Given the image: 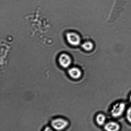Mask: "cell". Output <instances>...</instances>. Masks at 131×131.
Returning <instances> with one entry per match:
<instances>
[{"label":"cell","instance_id":"obj_7","mask_svg":"<svg viewBox=\"0 0 131 131\" xmlns=\"http://www.w3.org/2000/svg\"><path fill=\"white\" fill-rule=\"evenodd\" d=\"M105 130L107 131H117L120 129L118 123L114 122H110L105 124L104 127Z\"/></svg>","mask_w":131,"mask_h":131},{"label":"cell","instance_id":"obj_8","mask_svg":"<svg viewBox=\"0 0 131 131\" xmlns=\"http://www.w3.org/2000/svg\"><path fill=\"white\" fill-rule=\"evenodd\" d=\"M106 120V117L103 114H98L96 116V121L97 124L99 125L102 126L105 124Z\"/></svg>","mask_w":131,"mask_h":131},{"label":"cell","instance_id":"obj_3","mask_svg":"<svg viewBox=\"0 0 131 131\" xmlns=\"http://www.w3.org/2000/svg\"><path fill=\"white\" fill-rule=\"evenodd\" d=\"M51 125L53 129L57 130H63L69 125V122L65 119L57 118L53 119L51 122Z\"/></svg>","mask_w":131,"mask_h":131},{"label":"cell","instance_id":"obj_10","mask_svg":"<svg viewBox=\"0 0 131 131\" xmlns=\"http://www.w3.org/2000/svg\"><path fill=\"white\" fill-rule=\"evenodd\" d=\"M126 116L128 121L131 124V107H129L127 110Z\"/></svg>","mask_w":131,"mask_h":131},{"label":"cell","instance_id":"obj_2","mask_svg":"<svg viewBox=\"0 0 131 131\" xmlns=\"http://www.w3.org/2000/svg\"><path fill=\"white\" fill-rule=\"evenodd\" d=\"M126 105L124 103L119 102L115 104L111 110V114L115 118L119 117L122 115L125 111Z\"/></svg>","mask_w":131,"mask_h":131},{"label":"cell","instance_id":"obj_9","mask_svg":"<svg viewBox=\"0 0 131 131\" xmlns=\"http://www.w3.org/2000/svg\"><path fill=\"white\" fill-rule=\"evenodd\" d=\"M82 47L84 50L87 51H91L93 49V45L92 42H87L83 43Z\"/></svg>","mask_w":131,"mask_h":131},{"label":"cell","instance_id":"obj_1","mask_svg":"<svg viewBox=\"0 0 131 131\" xmlns=\"http://www.w3.org/2000/svg\"><path fill=\"white\" fill-rule=\"evenodd\" d=\"M128 1V0H115L108 18V23H114L118 20L124 12Z\"/></svg>","mask_w":131,"mask_h":131},{"label":"cell","instance_id":"obj_11","mask_svg":"<svg viewBox=\"0 0 131 131\" xmlns=\"http://www.w3.org/2000/svg\"><path fill=\"white\" fill-rule=\"evenodd\" d=\"M130 102H131V94L130 95Z\"/></svg>","mask_w":131,"mask_h":131},{"label":"cell","instance_id":"obj_6","mask_svg":"<svg viewBox=\"0 0 131 131\" xmlns=\"http://www.w3.org/2000/svg\"><path fill=\"white\" fill-rule=\"evenodd\" d=\"M68 74L71 78L74 79H78L82 75V72L80 69L76 67L69 69L68 71Z\"/></svg>","mask_w":131,"mask_h":131},{"label":"cell","instance_id":"obj_4","mask_svg":"<svg viewBox=\"0 0 131 131\" xmlns=\"http://www.w3.org/2000/svg\"><path fill=\"white\" fill-rule=\"evenodd\" d=\"M66 38L68 43L73 46H77L80 44L81 38L76 33L70 32L66 35Z\"/></svg>","mask_w":131,"mask_h":131},{"label":"cell","instance_id":"obj_5","mask_svg":"<svg viewBox=\"0 0 131 131\" xmlns=\"http://www.w3.org/2000/svg\"><path fill=\"white\" fill-rule=\"evenodd\" d=\"M59 63L62 68H66L69 67L72 62L71 59L67 54L62 53L59 57Z\"/></svg>","mask_w":131,"mask_h":131}]
</instances>
